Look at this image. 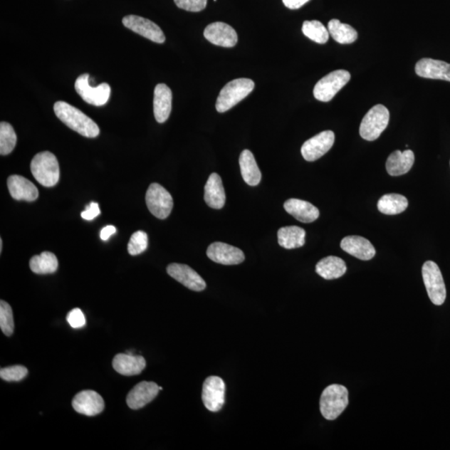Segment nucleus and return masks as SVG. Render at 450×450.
Returning a JSON list of instances; mask_svg holds the SVG:
<instances>
[{"label":"nucleus","instance_id":"29","mask_svg":"<svg viewBox=\"0 0 450 450\" xmlns=\"http://www.w3.org/2000/svg\"><path fill=\"white\" fill-rule=\"evenodd\" d=\"M328 31L333 38L341 45H349L358 38L355 29L349 24L341 23L339 19H332L328 23Z\"/></svg>","mask_w":450,"mask_h":450},{"label":"nucleus","instance_id":"8","mask_svg":"<svg viewBox=\"0 0 450 450\" xmlns=\"http://www.w3.org/2000/svg\"><path fill=\"white\" fill-rule=\"evenodd\" d=\"M145 202L150 213L159 219L168 218L174 206L171 194L163 186L156 183L150 185L146 192Z\"/></svg>","mask_w":450,"mask_h":450},{"label":"nucleus","instance_id":"39","mask_svg":"<svg viewBox=\"0 0 450 450\" xmlns=\"http://www.w3.org/2000/svg\"><path fill=\"white\" fill-rule=\"evenodd\" d=\"M100 214L99 204L95 202L88 205L85 211H83L81 216L86 220H93Z\"/></svg>","mask_w":450,"mask_h":450},{"label":"nucleus","instance_id":"38","mask_svg":"<svg viewBox=\"0 0 450 450\" xmlns=\"http://www.w3.org/2000/svg\"><path fill=\"white\" fill-rule=\"evenodd\" d=\"M67 321L73 329H80L86 324L84 313L80 309H73L67 315Z\"/></svg>","mask_w":450,"mask_h":450},{"label":"nucleus","instance_id":"25","mask_svg":"<svg viewBox=\"0 0 450 450\" xmlns=\"http://www.w3.org/2000/svg\"><path fill=\"white\" fill-rule=\"evenodd\" d=\"M414 163V154L412 150H396L389 156L386 162V169L391 176H399L407 174Z\"/></svg>","mask_w":450,"mask_h":450},{"label":"nucleus","instance_id":"7","mask_svg":"<svg viewBox=\"0 0 450 450\" xmlns=\"http://www.w3.org/2000/svg\"><path fill=\"white\" fill-rule=\"evenodd\" d=\"M350 72L344 70L333 71L317 83L314 89V96L321 102H330L334 99L338 92L348 84L350 80Z\"/></svg>","mask_w":450,"mask_h":450},{"label":"nucleus","instance_id":"26","mask_svg":"<svg viewBox=\"0 0 450 450\" xmlns=\"http://www.w3.org/2000/svg\"><path fill=\"white\" fill-rule=\"evenodd\" d=\"M315 271L318 275L325 280L330 281L343 276L347 271V266L343 259L329 256L322 258L317 263Z\"/></svg>","mask_w":450,"mask_h":450},{"label":"nucleus","instance_id":"27","mask_svg":"<svg viewBox=\"0 0 450 450\" xmlns=\"http://www.w3.org/2000/svg\"><path fill=\"white\" fill-rule=\"evenodd\" d=\"M239 166H241L242 177L246 184L256 186L261 183L262 174L251 151L248 150L243 151L239 156Z\"/></svg>","mask_w":450,"mask_h":450},{"label":"nucleus","instance_id":"19","mask_svg":"<svg viewBox=\"0 0 450 450\" xmlns=\"http://www.w3.org/2000/svg\"><path fill=\"white\" fill-rule=\"evenodd\" d=\"M9 194L16 200L32 202L38 197V190L31 181L21 175H11L8 179Z\"/></svg>","mask_w":450,"mask_h":450},{"label":"nucleus","instance_id":"16","mask_svg":"<svg viewBox=\"0 0 450 450\" xmlns=\"http://www.w3.org/2000/svg\"><path fill=\"white\" fill-rule=\"evenodd\" d=\"M169 276L193 291H202L206 288L204 278L192 268L181 263H171L167 267Z\"/></svg>","mask_w":450,"mask_h":450},{"label":"nucleus","instance_id":"3","mask_svg":"<svg viewBox=\"0 0 450 450\" xmlns=\"http://www.w3.org/2000/svg\"><path fill=\"white\" fill-rule=\"evenodd\" d=\"M349 404V392L345 386L332 384L323 391L320 398V411L328 420H335L344 412Z\"/></svg>","mask_w":450,"mask_h":450},{"label":"nucleus","instance_id":"15","mask_svg":"<svg viewBox=\"0 0 450 450\" xmlns=\"http://www.w3.org/2000/svg\"><path fill=\"white\" fill-rule=\"evenodd\" d=\"M205 38L214 46L231 48L236 46L238 36L234 28L223 22L209 24L204 31Z\"/></svg>","mask_w":450,"mask_h":450},{"label":"nucleus","instance_id":"1","mask_svg":"<svg viewBox=\"0 0 450 450\" xmlns=\"http://www.w3.org/2000/svg\"><path fill=\"white\" fill-rule=\"evenodd\" d=\"M53 110L63 124L77 133L87 138H95L100 135V128L95 122L75 106L58 101L53 105Z\"/></svg>","mask_w":450,"mask_h":450},{"label":"nucleus","instance_id":"17","mask_svg":"<svg viewBox=\"0 0 450 450\" xmlns=\"http://www.w3.org/2000/svg\"><path fill=\"white\" fill-rule=\"evenodd\" d=\"M160 386L155 382L143 381L135 386L127 396L126 402L132 409H140L157 397Z\"/></svg>","mask_w":450,"mask_h":450},{"label":"nucleus","instance_id":"41","mask_svg":"<svg viewBox=\"0 0 450 450\" xmlns=\"http://www.w3.org/2000/svg\"><path fill=\"white\" fill-rule=\"evenodd\" d=\"M116 233V228L112 226V225H108V226L105 227L102 229L100 233V238L102 241H106L110 239L112 234Z\"/></svg>","mask_w":450,"mask_h":450},{"label":"nucleus","instance_id":"32","mask_svg":"<svg viewBox=\"0 0 450 450\" xmlns=\"http://www.w3.org/2000/svg\"><path fill=\"white\" fill-rule=\"evenodd\" d=\"M302 32L310 40L320 45H324L329 41V31L326 29L324 24L318 21H305L303 23Z\"/></svg>","mask_w":450,"mask_h":450},{"label":"nucleus","instance_id":"36","mask_svg":"<svg viewBox=\"0 0 450 450\" xmlns=\"http://www.w3.org/2000/svg\"><path fill=\"white\" fill-rule=\"evenodd\" d=\"M28 370L22 365H14L0 370V377L8 382H19L26 377Z\"/></svg>","mask_w":450,"mask_h":450},{"label":"nucleus","instance_id":"24","mask_svg":"<svg viewBox=\"0 0 450 450\" xmlns=\"http://www.w3.org/2000/svg\"><path fill=\"white\" fill-rule=\"evenodd\" d=\"M204 200L209 207L214 209H220L224 206L226 197L221 177L216 173L210 174L205 184Z\"/></svg>","mask_w":450,"mask_h":450},{"label":"nucleus","instance_id":"30","mask_svg":"<svg viewBox=\"0 0 450 450\" xmlns=\"http://www.w3.org/2000/svg\"><path fill=\"white\" fill-rule=\"evenodd\" d=\"M31 270L37 275H48L57 271L58 267V258L55 253L45 251L31 258L29 261Z\"/></svg>","mask_w":450,"mask_h":450},{"label":"nucleus","instance_id":"14","mask_svg":"<svg viewBox=\"0 0 450 450\" xmlns=\"http://www.w3.org/2000/svg\"><path fill=\"white\" fill-rule=\"evenodd\" d=\"M207 256L212 261L224 266L239 265L246 259L241 248L221 242L210 244L207 249Z\"/></svg>","mask_w":450,"mask_h":450},{"label":"nucleus","instance_id":"2","mask_svg":"<svg viewBox=\"0 0 450 450\" xmlns=\"http://www.w3.org/2000/svg\"><path fill=\"white\" fill-rule=\"evenodd\" d=\"M31 169L33 177L45 187H53L60 180V165L56 155L48 151L34 156Z\"/></svg>","mask_w":450,"mask_h":450},{"label":"nucleus","instance_id":"23","mask_svg":"<svg viewBox=\"0 0 450 450\" xmlns=\"http://www.w3.org/2000/svg\"><path fill=\"white\" fill-rule=\"evenodd\" d=\"M286 212L291 214L298 221L312 223L320 217V210L315 205L305 200L291 199L283 204Z\"/></svg>","mask_w":450,"mask_h":450},{"label":"nucleus","instance_id":"37","mask_svg":"<svg viewBox=\"0 0 450 450\" xmlns=\"http://www.w3.org/2000/svg\"><path fill=\"white\" fill-rule=\"evenodd\" d=\"M176 6L189 12H200L207 6V0H174Z\"/></svg>","mask_w":450,"mask_h":450},{"label":"nucleus","instance_id":"34","mask_svg":"<svg viewBox=\"0 0 450 450\" xmlns=\"http://www.w3.org/2000/svg\"><path fill=\"white\" fill-rule=\"evenodd\" d=\"M0 328L4 335L11 336L14 330L13 310L7 302L0 301Z\"/></svg>","mask_w":450,"mask_h":450},{"label":"nucleus","instance_id":"33","mask_svg":"<svg viewBox=\"0 0 450 450\" xmlns=\"http://www.w3.org/2000/svg\"><path fill=\"white\" fill-rule=\"evenodd\" d=\"M17 135L13 126L6 122L0 124V154L8 155L16 148Z\"/></svg>","mask_w":450,"mask_h":450},{"label":"nucleus","instance_id":"31","mask_svg":"<svg viewBox=\"0 0 450 450\" xmlns=\"http://www.w3.org/2000/svg\"><path fill=\"white\" fill-rule=\"evenodd\" d=\"M408 200L399 194H385L378 202L380 212L387 215L403 213L408 208Z\"/></svg>","mask_w":450,"mask_h":450},{"label":"nucleus","instance_id":"28","mask_svg":"<svg viewBox=\"0 0 450 450\" xmlns=\"http://www.w3.org/2000/svg\"><path fill=\"white\" fill-rule=\"evenodd\" d=\"M306 232L298 226H287L278 229V241L280 246L287 249L300 248L305 246Z\"/></svg>","mask_w":450,"mask_h":450},{"label":"nucleus","instance_id":"35","mask_svg":"<svg viewBox=\"0 0 450 450\" xmlns=\"http://www.w3.org/2000/svg\"><path fill=\"white\" fill-rule=\"evenodd\" d=\"M148 236L144 231H136L130 238L128 244V251L130 256H138L145 252L148 248Z\"/></svg>","mask_w":450,"mask_h":450},{"label":"nucleus","instance_id":"6","mask_svg":"<svg viewBox=\"0 0 450 450\" xmlns=\"http://www.w3.org/2000/svg\"><path fill=\"white\" fill-rule=\"evenodd\" d=\"M422 276L430 300L435 305H442L446 298V288L439 266L433 261L425 262Z\"/></svg>","mask_w":450,"mask_h":450},{"label":"nucleus","instance_id":"10","mask_svg":"<svg viewBox=\"0 0 450 450\" xmlns=\"http://www.w3.org/2000/svg\"><path fill=\"white\" fill-rule=\"evenodd\" d=\"M335 133L331 130L323 131L312 137L303 145L301 154L303 157L310 162L319 159L332 148L335 143Z\"/></svg>","mask_w":450,"mask_h":450},{"label":"nucleus","instance_id":"21","mask_svg":"<svg viewBox=\"0 0 450 450\" xmlns=\"http://www.w3.org/2000/svg\"><path fill=\"white\" fill-rule=\"evenodd\" d=\"M172 110V91L165 84L156 85L154 95V114L158 123H164Z\"/></svg>","mask_w":450,"mask_h":450},{"label":"nucleus","instance_id":"12","mask_svg":"<svg viewBox=\"0 0 450 450\" xmlns=\"http://www.w3.org/2000/svg\"><path fill=\"white\" fill-rule=\"evenodd\" d=\"M123 23L130 31L148 38L151 41L158 43H163L165 41V36L162 29L148 19L137 16H128L123 19Z\"/></svg>","mask_w":450,"mask_h":450},{"label":"nucleus","instance_id":"18","mask_svg":"<svg viewBox=\"0 0 450 450\" xmlns=\"http://www.w3.org/2000/svg\"><path fill=\"white\" fill-rule=\"evenodd\" d=\"M415 73L425 79L450 82V63L433 58H422L415 66Z\"/></svg>","mask_w":450,"mask_h":450},{"label":"nucleus","instance_id":"13","mask_svg":"<svg viewBox=\"0 0 450 450\" xmlns=\"http://www.w3.org/2000/svg\"><path fill=\"white\" fill-rule=\"evenodd\" d=\"M72 406L77 413L86 417H95L104 411L105 401L95 391L84 390L75 396Z\"/></svg>","mask_w":450,"mask_h":450},{"label":"nucleus","instance_id":"5","mask_svg":"<svg viewBox=\"0 0 450 450\" xmlns=\"http://www.w3.org/2000/svg\"><path fill=\"white\" fill-rule=\"evenodd\" d=\"M389 122V112L385 106L377 105L367 112L361 122L360 134L362 138L368 141L377 140Z\"/></svg>","mask_w":450,"mask_h":450},{"label":"nucleus","instance_id":"22","mask_svg":"<svg viewBox=\"0 0 450 450\" xmlns=\"http://www.w3.org/2000/svg\"><path fill=\"white\" fill-rule=\"evenodd\" d=\"M112 368L122 375L134 376L145 369L146 361L143 356L134 354H119L112 360Z\"/></svg>","mask_w":450,"mask_h":450},{"label":"nucleus","instance_id":"9","mask_svg":"<svg viewBox=\"0 0 450 450\" xmlns=\"http://www.w3.org/2000/svg\"><path fill=\"white\" fill-rule=\"evenodd\" d=\"M75 90L83 100L87 104L95 106H103L109 101L111 88L107 83H103L97 87H93L90 84V75L84 73L78 78L75 81Z\"/></svg>","mask_w":450,"mask_h":450},{"label":"nucleus","instance_id":"4","mask_svg":"<svg viewBox=\"0 0 450 450\" xmlns=\"http://www.w3.org/2000/svg\"><path fill=\"white\" fill-rule=\"evenodd\" d=\"M254 88V82L251 79L234 80L225 85L220 91L216 102V110L219 112H224L251 94Z\"/></svg>","mask_w":450,"mask_h":450},{"label":"nucleus","instance_id":"42","mask_svg":"<svg viewBox=\"0 0 450 450\" xmlns=\"http://www.w3.org/2000/svg\"><path fill=\"white\" fill-rule=\"evenodd\" d=\"M3 248V241L2 239H0V252H2Z\"/></svg>","mask_w":450,"mask_h":450},{"label":"nucleus","instance_id":"20","mask_svg":"<svg viewBox=\"0 0 450 450\" xmlns=\"http://www.w3.org/2000/svg\"><path fill=\"white\" fill-rule=\"evenodd\" d=\"M340 247L344 251L361 261H370L375 256V248L368 239L360 236H347L342 239Z\"/></svg>","mask_w":450,"mask_h":450},{"label":"nucleus","instance_id":"11","mask_svg":"<svg viewBox=\"0 0 450 450\" xmlns=\"http://www.w3.org/2000/svg\"><path fill=\"white\" fill-rule=\"evenodd\" d=\"M225 399V384L218 376H210L204 380L202 400L206 409L219 412L223 408Z\"/></svg>","mask_w":450,"mask_h":450},{"label":"nucleus","instance_id":"40","mask_svg":"<svg viewBox=\"0 0 450 450\" xmlns=\"http://www.w3.org/2000/svg\"><path fill=\"white\" fill-rule=\"evenodd\" d=\"M310 0H283V4L291 9H298L304 6Z\"/></svg>","mask_w":450,"mask_h":450}]
</instances>
